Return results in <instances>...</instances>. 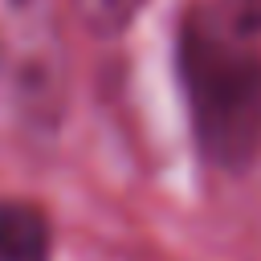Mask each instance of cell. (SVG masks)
Wrapping results in <instances>:
<instances>
[{
	"mask_svg": "<svg viewBox=\"0 0 261 261\" xmlns=\"http://www.w3.org/2000/svg\"><path fill=\"white\" fill-rule=\"evenodd\" d=\"M0 61L20 118L53 130L65 110V45L49 0H0Z\"/></svg>",
	"mask_w": 261,
	"mask_h": 261,
	"instance_id": "2",
	"label": "cell"
},
{
	"mask_svg": "<svg viewBox=\"0 0 261 261\" xmlns=\"http://www.w3.org/2000/svg\"><path fill=\"white\" fill-rule=\"evenodd\" d=\"M53 232L37 204L0 196V261H49Z\"/></svg>",
	"mask_w": 261,
	"mask_h": 261,
	"instance_id": "3",
	"label": "cell"
},
{
	"mask_svg": "<svg viewBox=\"0 0 261 261\" xmlns=\"http://www.w3.org/2000/svg\"><path fill=\"white\" fill-rule=\"evenodd\" d=\"M192 139L216 171L241 175L261 159V49L224 8H192L175 41Z\"/></svg>",
	"mask_w": 261,
	"mask_h": 261,
	"instance_id": "1",
	"label": "cell"
},
{
	"mask_svg": "<svg viewBox=\"0 0 261 261\" xmlns=\"http://www.w3.org/2000/svg\"><path fill=\"white\" fill-rule=\"evenodd\" d=\"M224 16L245 33V37H261V0H232L224 8Z\"/></svg>",
	"mask_w": 261,
	"mask_h": 261,
	"instance_id": "5",
	"label": "cell"
},
{
	"mask_svg": "<svg viewBox=\"0 0 261 261\" xmlns=\"http://www.w3.org/2000/svg\"><path fill=\"white\" fill-rule=\"evenodd\" d=\"M77 20L94 37H118L135 24V16L147 8V0H69Z\"/></svg>",
	"mask_w": 261,
	"mask_h": 261,
	"instance_id": "4",
	"label": "cell"
}]
</instances>
